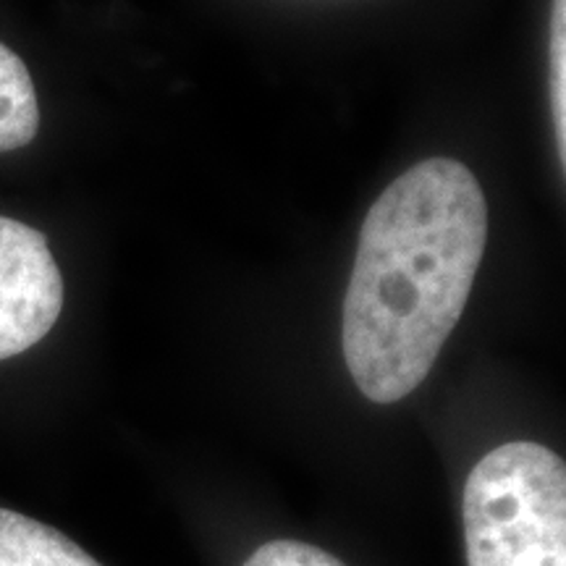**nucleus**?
Listing matches in <instances>:
<instances>
[{
	"mask_svg": "<svg viewBox=\"0 0 566 566\" xmlns=\"http://www.w3.org/2000/svg\"><path fill=\"white\" fill-rule=\"evenodd\" d=\"M488 244V202L475 174L428 158L367 210L344 300V359L375 405L428 378L462 317Z\"/></svg>",
	"mask_w": 566,
	"mask_h": 566,
	"instance_id": "obj_1",
	"label": "nucleus"
},
{
	"mask_svg": "<svg viewBox=\"0 0 566 566\" xmlns=\"http://www.w3.org/2000/svg\"><path fill=\"white\" fill-rule=\"evenodd\" d=\"M467 566H566V467L512 441L472 467L462 499Z\"/></svg>",
	"mask_w": 566,
	"mask_h": 566,
	"instance_id": "obj_2",
	"label": "nucleus"
},
{
	"mask_svg": "<svg viewBox=\"0 0 566 566\" xmlns=\"http://www.w3.org/2000/svg\"><path fill=\"white\" fill-rule=\"evenodd\" d=\"M63 310V279L45 233L0 216V359L32 349Z\"/></svg>",
	"mask_w": 566,
	"mask_h": 566,
	"instance_id": "obj_3",
	"label": "nucleus"
},
{
	"mask_svg": "<svg viewBox=\"0 0 566 566\" xmlns=\"http://www.w3.org/2000/svg\"><path fill=\"white\" fill-rule=\"evenodd\" d=\"M0 566H103L45 522L0 509Z\"/></svg>",
	"mask_w": 566,
	"mask_h": 566,
	"instance_id": "obj_4",
	"label": "nucleus"
},
{
	"mask_svg": "<svg viewBox=\"0 0 566 566\" xmlns=\"http://www.w3.org/2000/svg\"><path fill=\"white\" fill-rule=\"evenodd\" d=\"M38 129L40 105L30 71L0 42V153L30 145Z\"/></svg>",
	"mask_w": 566,
	"mask_h": 566,
	"instance_id": "obj_5",
	"label": "nucleus"
},
{
	"mask_svg": "<svg viewBox=\"0 0 566 566\" xmlns=\"http://www.w3.org/2000/svg\"><path fill=\"white\" fill-rule=\"evenodd\" d=\"M551 105H554L558 158L566 166V0H554V13H551Z\"/></svg>",
	"mask_w": 566,
	"mask_h": 566,
	"instance_id": "obj_6",
	"label": "nucleus"
},
{
	"mask_svg": "<svg viewBox=\"0 0 566 566\" xmlns=\"http://www.w3.org/2000/svg\"><path fill=\"white\" fill-rule=\"evenodd\" d=\"M242 566H344L336 556L323 548L300 541H271L263 543Z\"/></svg>",
	"mask_w": 566,
	"mask_h": 566,
	"instance_id": "obj_7",
	"label": "nucleus"
}]
</instances>
